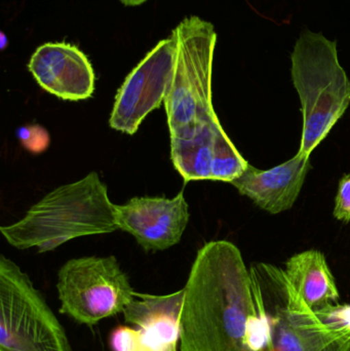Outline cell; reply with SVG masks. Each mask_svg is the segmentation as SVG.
<instances>
[{
  "label": "cell",
  "mask_w": 350,
  "mask_h": 351,
  "mask_svg": "<svg viewBox=\"0 0 350 351\" xmlns=\"http://www.w3.org/2000/svg\"><path fill=\"white\" fill-rule=\"evenodd\" d=\"M285 274L294 290L312 311L339 300L334 276L324 254L318 250L292 256L286 262Z\"/></svg>",
  "instance_id": "obj_13"
},
{
  "label": "cell",
  "mask_w": 350,
  "mask_h": 351,
  "mask_svg": "<svg viewBox=\"0 0 350 351\" xmlns=\"http://www.w3.org/2000/svg\"><path fill=\"white\" fill-rule=\"evenodd\" d=\"M176 39L160 40L127 76L115 96L109 125L127 135L137 133L144 119L160 108L172 82Z\"/></svg>",
  "instance_id": "obj_8"
},
{
  "label": "cell",
  "mask_w": 350,
  "mask_h": 351,
  "mask_svg": "<svg viewBox=\"0 0 350 351\" xmlns=\"http://www.w3.org/2000/svg\"><path fill=\"white\" fill-rule=\"evenodd\" d=\"M184 296V288L168 295L136 292L123 315L139 330L144 351H177Z\"/></svg>",
  "instance_id": "obj_12"
},
{
  "label": "cell",
  "mask_w": 350,
  "mask_h": 351,
  "mask_svg": "<svg viewBox=\"0 0 350 351\" xmlns=\"http://www.w3.org/2000/svg\"><path fill=\"white\" fill-rule=\"evenodd\" d=\"M112 351H144L141 334L137 328L117 327L110 335Z\"/></svg>",
  "instance_id": "obj_16"
},
{
  "label": "cell",
  "mask_w": 350,
  "mask_h": 351,
  "mask_svg": "<svg viewBox=\"0 0 350 351\" xmlns=\"http://www.w3.org/2000/svg\"><path fill=\"white\" fill-rule=\"evenodd\" d=\"M310 158L297 154L284 164L266 171L249 165L230 184L261 210L279 214L290 210L300 195L312 167Z\"/></svg>",
  "instance_id": "obj_11"
},
{
  "label": "cell",
  "mask_w": 350,
  "mask_h": 351,
  "mask_svg": "<svg viewBox=\"0 0 350 351\" xmlns=\"http://www.w3.org/2000/svg\"><path fill=\"white\" fill-rule=\"evenodd\" d=\"M250 274L267 351H350V334L323 323L285 270L260 262L251 266Z\"/></svg>",
  "instance_id": "obj_5"
},
{
  "label": "cell",
  "mask_w": 350,
  "mask_h": 351,
  "mask_svg": "<svg viewBox=\"0 0 350 351\" xmlns=\"http://www.w3.org/2000/svg\"><path fill=\"white\" fill-rule=\"evenodd\" d=\"M0 351H73L63 326L26 272L0 257Z\"/></svg>",
  "instance_id": "obj_6"
},
{
  "label": "cell",
  "mask_w": 350,
  "mask_h": 351,
  "mask_svg": "<svg viewBox=\"0 0 350 351\" xmlns=\"http://www.w3.org/2000/svg\"><path fill=\"white\" fill-rule=\"evenodd\" d=\"M116 230L115 204L97 172L51 190L18 222L0 228L12 247H36L38 253L53 251L78 237Z\"/></svg>",
  "instance_id": "obj_3"
},
{
  "label": "cell",
  "mask_w": 350,
  "mask_h": 351,
  "mask_svg": "<svg viewBox=\"0 0 350 351\" xmlns=\"http://www.w3.org/2000/svg\"><path fill=\"white\" fill-rule=\"evenodd\" d=\"M333 215L341 222L350 223V174L343 176L339 182Z\"/></svg>",
  "instance_id": "obj_17"
},
{
  "label": "cell",
  "mask_w": 350,
  "mask_h": 351,
  "mask_svg": "<svg viewBox=\"0 0 350 351\" xmlns=\"http://www.w3.org/2000/svg\"><path fill=\"white\" fill-rule=\"evenodd\" d=\"M291 75L301 103L303 130L297 154L310 158L350 104V80L341 66L337 43L305 30L291 55Z\"/></svg>",
  "instance_id": "obj_4"
},
{
  "label": "cell",
  "mask_w": 350,
  "mask_h": 351,
  "mask_svg": "<svg viewBox=\"0 0 350 351\" xmlns=\"http://www.w3.org/2000/svg\"><path fill=\"white\" fill-rule=\"evenodd\" d=\"M147 0H121V3L127 6H137L140 4L144 3Z\"/></svg>",
  "instance_id": "obj_18"
},
{
  "label": "cell",
  "mask_w": 350,
  "mask_h": 351,
  "mask_svg": "<svg viewBox=\"0 0 350 351\" xmlns=\"http://www.w3.org/2000/svg\"><path fill=\"white\" fill-rule=\"evenodd\" d=\"M184 291L180 351H267L250 270L234 243H205Z\"/></svg>",
  "instance_id": "obj_2"
},
{
  "label": "cell",
  "mask_w": 350,
  "mask_h": 351,
  "mask_svg": "<svg viewBox=\"0 0 350 351\" xmlns=\"http://www.w3.org/2000/svg\"><path fill=\"white\" fill-rule=\"evenodd\" d=\"M115 212L118 229L133 235L146 252L164 251L180 243L190 218L183 191L173 198L134 197L115 204Z\"/></svg>",
  "instance_id": "obj_9"
},
{
  "label": "cell",
  "mask_w": 350,
  "mask_h": 351,
  "mask_svg": "<svg viewBox=\"0 0 350 351\" xmlns=\"http://www.w3.org/2000/svg\"><path fill=\"white\" fill-rule=\"evenodd\" d=\"M318 319L335 331L350 334V305L331 304L314 311Z\"/></svg>",
  "instance_id": "obj_15"
},
{
  "label": "cell",
  "mask_w": 350,
  "mask_h": 351,
  "mask_svg": "<svg viewBox=\"0 0 350 351\" xmlns=\"http://www.w3.org/2000/svg\"><path fill=\"white\" fill-rule=\"evenodd\" d=\"M16 137L23 148L32 154H43L51 145V136L42 125H22L16 130Z\"/></svg>",
  "instance_id": "obj_14"
},
{
  "label": "cell",
  "mask_w": 350,
  "mask_h": 351,
  "mask_svg": "<svg viewBox=\"0 0 350 351\" xmlns=\"http://www.w3.org/2000/svg\"><path fill=\"white\" fill-rule=\"evenodd\" d=\"M28 68L43 90L62 100H88L94 94L92 64L75 45L45 43L33 53Z\"/></svg>",
  "instance_id": "obj_10"
},
{
  "label": "cell",
  "mask_w": 350,
  "mask_h": 351,
  "mask_svg": "<svg viewBox=\"0 0 350 351\" xmlns=\"http://www.w3.org/2000/svg\"><path fill=\"white\" fill-rule=\"evenodd\" d=\"M57 291L60 313L86 326L123 313L136 297L114 256L68 260L58 272Z\"/></svg>",
  "instance_id": "obj_7"
},
{
  "label": "cell",
  "mask_w": 350,
  "mask_h": 351,
  "mask_svg": "<svg viewBox=\"0 0 350 351\" xmlns=\"http://www.w3.org/2000/svg\"><path fill=\"white\" fill-rule=\"evenodd\" d=\"M176 62L164 100L171 160L185 182L232 183L249 162L222 128L212 101V71L217 33L213 24L187 16L172 33Z\"/></svg>",
  "instance_id": "obj_1"
}]
</instances>
